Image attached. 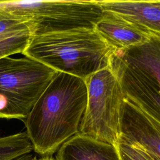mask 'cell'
Instances as JSON below:
<instances>
[{
  "instance_id": "8992f818",
  "label": "cell",
  "mask_w": 160,
  "mask_h": 160,
  "mask_svg": "<svg viewBox=\"0 0 160 160\" xmlns=\"http://www.w3.org/2000/svg\"><path fill=\"white\" fill-rule=\"evenodd\" d=\"M87 105L78 133L118 146L120 111L125 99L119 82L108 68L85 79Z\"/></svg>"
},
{
  "instance_id": "5bb4252c",
  "label": "cell",
  "mask_w": 160,
  "mask_h": 160,
  "mask_svg": "<svg viewBox=\"0 0 160 160\" xmlns=\"http://www.w3.org/2000/svg\"><path fill=\"white\" fill-rule=\"evenodd\" d=\"M38 160H56L52 156H47V157H40L38 158Z\"/></svg>"
},
{
  "instance_id": "52a82bcc",
  "label": "cell",
  "mask_w": 160,
  "mask_h": 160,
  "mask_svg": "<svg viewBox=\"0 0 160 160\" xmlns=\"http://www.w3.org/2000/svg\"><path fill=\"white\" fill-rule=\"evenodd\" d=\"M119 140L160 158V122L126 98L120 111Z\"/></svg>"
},
{
  "instance_id": "3957f363",
  "label": "cell",
  "mask_w": 160,
  "mask_h": 160,
  "mask_svg": "<svg viewBox=\"0 0 160 160\" xmlns=\"http://www.w3.org/2000/svg\"><path fill=\"white\" fill-rule=\"evenodd\" d=\"M109 68L125 98L160 122V36L152 33L142 44L115 50Z\"/></svg>"
},
{
  "instance_id": "30bf717a",
  "label": "cell",
  "mask_w": 160,
  "mask_h": 160,
  "mask_svg": "<svg viewBox=\"0 0 160 160\" xmlns=\"http://www.w3.org/2000/svg\"><path fill=\"white\" fill-rule=\"evenodd\" d=\"M56 160H121L118 147L76 134L58 150Z\"/></svg>"
},
{
  "instance_id": "ba28073f",
  "label": "cell",
  "mask_w": 160,
  "mask_h": 160,
  "mask_svg": "<svg viewBox=\"0 0 160 160\" xmlns=\"http://www.w3.org/2000/svg\"><path fill=\"white\" fill-rule=\"evenodd\" d=\"M94 29L114 50L142 44L153 33L116 13L105 11Z\"/></svg>"
},
{
  "instance_id": "4fadbf2b",
  "label": "cell",
  "mask_w": 160,
  "mask_h": 160,
  "mask_svg": "<svg viewBox=\"0 0 160 160\" xmlns=\"http://www.w3.org/2000/svg\"><path fill=\"white\" fill-rule=\"evenodd\" d=\"M118 149L121 160H152L143 150L119 140Z\"/></svg>"
},
{
  "instance_id": "5b68a950",
  "label": "cell",
  "mask_w": 160,
  "mask_h": 160,
  "mask_svg": "<svg viewBox=\"0 0 160 160\" xmlns=\"http://www.w3.org/2000/svg\"><path fill=\"white\" fill-rule=\"evenodd\" d=\"M57 72L25 56L0 59V118L26 119Z\"/></svg>"
},
{
  "instance_id": "7c38bea8",
  "label": "cell",
  "mask_w": 160,
  "mask_h": 160,
  "mask_svg": "<svg viewBox=\"0 0 160 160\" xmlns=\"http://www.w3.org/2000/svg\"><path fill=\"white\" fill-rule=\"evenodd\" d=\"M33 151L26 131L0 138V160H31Z\"/></svg>"
},
{
  "instance_id": "6da1fadb",
  "label": "cell",
  "mask_w": 160,
  "mask_h": 160,
  "mask_svg": "<svg viewBox=\"0 0 160 160\" xmlns=\"http://www.w3.org/2000/svg\"><path fill=\"white\" fill-rule=\"evenodd\" d=\"M87 100L84 79L58 72L24 119L34 152L52 156L78 134Z\"/></svg>"
},
{
  "instance_id": "277c9868",
  "label": "cell",
  "mask_w": 160,
  "mask_h": 160,
  "mask_svg": "<svg viewBox=\"0 0 160 160\" xmlns=\"http://www.w3.org/2000/svg\"><path fill=\"white\" fill-rule=\"evenodd\" d=\"M104 11L97 1H0V14L27 22L33 36L94 29Z\"/></svg>"
},
{
  "instance_id": "2e32d148",
  "label": "cell",
  "mask_w": 160,
  "mask_h": 160,
  "mask_svg": "<svg viewBox=\"0 0 160 160\" xmlns=\"http://www.w3.org/2000/svg\"><path fill=\"white\" fill-rule=\"evenodd\" d=\"M31 160H38V158H37L36 156H34Z\"/></svg>"
},
{
  "instance_id": "8fae6325",
  "label": "cell",
  "mask_w": 160,
  "mask_h": 160,
  "mask_svg": "<svg viewBox=\"0 0 160 160\" xmlns=\"http://www.w3.org/2000/svg\"><path fill=\"white\" fill-rule=\"evenodd\" d=\"M32 37L27 22L0 14V59L22 53Z\"/></svg>"
},
{
  "instance_id": "9a60e30c",
  "label": "cell",
  "mask_w": 160,
  "mask_h": 160,
  "mask_svg": "<svg viewBox=\"0 0 160 160\" xmlns=\"http://www.w3.org/2000/svg\"><path fill=\"white\" fill-rule=\"evenodd\" d=\"M147 153V152H146ZM149 156L151 157V158L152 159V160H160V158H158L157 156H155L154 155H152V154H148Z\"/></svg>"
},
{
  "instance_id": "7a4b0ae2",
  "label": "cell",
  "mask_w": 160,
  "mask_h": 160,
  "mask_svg": "<svg viewBox=\"0 0 160 160\" xmlns=\"http://www.w3.org/2000/svg\"><path fill=\"white\" fill-rule=\"evenodd\" d=\"M115 50L95 29H76L33 36L22 54L83 79L109 67Z\"/></svg>"
},
{
  "instance_id": "9c48e42d",
  "label": "cell",
  "mask_w": 160,
  "mask_h": 160,
  "mask_svg": "<svg viewBox=\"0 0 160 160\" xmlns=\"http://www.w3.org/2000/svg\"><path fill=\"white\" fill-rule=\"evenodd\" d=\"M97 1L104 11L116 13L160 36V0Z\"/></svg>"
}]
</instances>
